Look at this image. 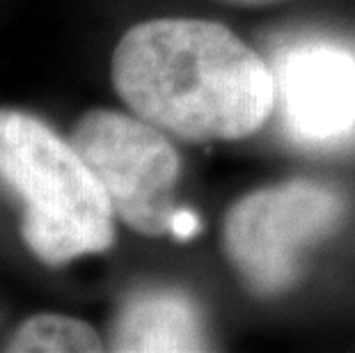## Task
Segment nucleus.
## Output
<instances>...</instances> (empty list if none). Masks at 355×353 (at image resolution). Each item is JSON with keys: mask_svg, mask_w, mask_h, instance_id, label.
<instances>
[{"mask_svg": "<svg viewBox=\"0 0 355 353\" xmlns=\"http://www.w3.org/2000/svg\"><path fill=\"white\" fill-rule=\"evenodd\" d=\"M110 78L133 115L188 142L250 138L277 108L273 69L216 21L128 28L112 51Z\"/></svg>", "mask_w": 355, "mask_h": 353, "instance_id": "nucleus-1", "label": "nucleus"}, {"mask_svg": "<svg viewBox=\"0 0 355 353\" xmlns=\"http://www.w3.org/2000/svg\"><path fill=\"white\" fill-rule=\"evenodd\" d=\"M0 179L24 205V241L49 266L115 243L108 193L49 124L21 110H0Z\"/></svg>", "mask_w": 355, "mask_h": 353, "instance_id": "nucleus-2", "label": "nucleus"}, {"mask_svg": "<svg viewBox=\"0 0 355 353\" xmlns=\"http://www.w3.org/2000/svg\"><path fill=\"white\" fill-rule=\"evenodd\" d=\"M344 193L326 182L289 179L245 193L223 223V250L245 289L257 298L289 291L303 257L342 227Z\"/></svg>", "mask_w": 355, "mask_h": 353, "instance_id": "nucleus-3", "label": "nucleus"}, {"mask_svg": "<svg viewBox=\"0 0 355 353\" xmlns=\"http://www.w3.org/2000/svg\"><path fill=\"white\" fill-rule=\"evenodd\" d=\"M69 140L108 193L119 221L145 236L172 234L181 159L165 131L138 115L94 108L78 119Z\"/></svg>", "mask_w": 355, "mask_h": 353, "instance_id": "nucleus-4", "label": "nucleus"}, {"mask_svg": "<svg viewBox=\"0 0 355 353\" xmlns=\"http://www.w3.org/2000/svg\"><path fill=\"white\" fill-rule=\"evenodd\" d=\"M277 108L291 138L335 142L355 131V53L332 42L284 49L273 67Z\"/></svg>", "mask_w": 355, "mask_h": 353, "instance_id": "nucleus-5", "label": "nucleus"}, {"mask_svg": "<svg viewBox=\"0 0 355 353\" xmlns=\"http://www.w3.org/2000/svg\"><path fill=\"white\" fill-rule=\"evenodd\" d=\"M112 351H207L200 305L181 289H142L128 296L110 330Z\"/></svg>", "mask_w": 355, "mask_h": 353, "instance_id": "nucleus-6", "label": "nucleus"}, {"mask_svg": "<svg viewBox=\"0 0 355 353\" xmlns=\"http://www.w3.org/2000/svg\"><path fill=\"white\" fill-rule=\"evenodd\" d=\"M12 353H69L103 351L99 333L87 321L64 314H37L24 321L10 337Z\"/></svg>", "mask_w": 355, "mask_h": 353, "instance_id": "nucleus-7", "label": "nucleus"}, {"mask_svg": "<svg viewBox=\"0 0 355 353\" xmlns=\"http://www.w3.org/2000/svg\"><path fill=\"white\" fill-rule=\"evenodd\" d=\"M198 230H200L198 216L191 214V212H184V209H179V214L175 218V225H172V236L188 239V236H193Z\"/></svg>", "mask_w": 355, "mask_h": 353, "instance_id": "nucleus-8", "label": "nucleus"}, {"mask_svg": "<svg viewBox=\"0 0 355 353\" xmlns=\"http://www.w3.org/2000/svg\"><path fill=\"white\" fill-rule=\"evenodd\" d=\"M225 3H234V5H245V7H259V5H270V3H279V0H225Z\"/></svg>", "mask_w": 355, "mask_h": 353, "instance_id": "nucleus-9", "label": "nucleus"}]
</instances>
